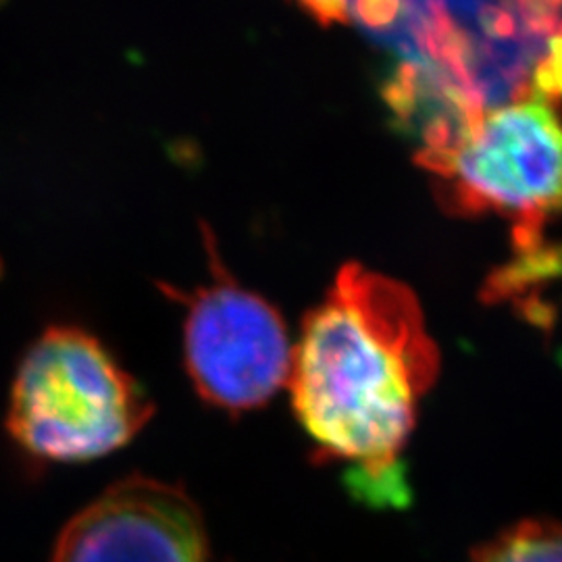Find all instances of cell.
<instances>
[{"label":"cell","instance_id":"6da1fadb","mask_svg":"<svg viewBox=\"0 0 562 562\" xmlns=\"http://www.w3.org/2000/svg\"><path fill=\"white\" fill-rule=\"evenodd\" d=\"M440 373V350L417 296L350 262L302 323L288 390L317 461L344 464L357 503L411 504L404 448L423 396Z\"/></svg>","mask_w":562,"mask_h":562},{"label":"cell","instance_id":"7a4b0ae2","mask_svg":"<svg viewBox=\"0 0 562 562\" xmlns=\"http://www.w3.org/2000/svg\"><path fill=\"white\" fill-rule=\"evenodd\" d=\"M348 20L485 113L533 92L562 0H350Z\"/></svg>","mask_w":562,"mask_h":562},{"label":"cell","instance_id":"3957f363","mask_svg":"<svg viewBox=\"0 0 562 562\" xmlns=\"http://www.w3.org/2000/svg\"><path fill=\"white\" fill-rule=\"evenodd\" d=\"M153 415L155 402L97 336L53 325L21 357L4 425L34 459L88 462L127 446Z\"/></svg>","mask_w":562,"mask_h":562},{"label":"cell","instance_id":"277c9868","mask_svg":"<svg viewBox=\"0 0 562 562\" xmlns=\"http://www.w3.org/2000/svg\"><path fill=\"white\" fill-rule=\"evenodd\" d=\"M429 171L450 204L517 223L519 250H533L543 222L562 209L561 117L540 94L490 109Z\"/></svg>","mask_w":562,"mask_h":562},{"label":"cell","instance_id":"5b68a950","mask_svg":"<svg viewBox=\"0 0 562 562\" xmlns=\"http://www.w3.org/2000/svg\"><path fill=\"white\" fill-rule=\"evenodd\" d=\"M186 302L183 362L202 401L232 415L271 401L292 371L294 344L280 313L215 265L213 283Z\"/></svg>","mask_w":562,"mask_h":562},{"label":"cell","instance_id":"8992f818","mask_svg":"<svg viewBox=\"0 0 562 562\" xmlns=\"http://www.w3.org/2000/svg\"><path fill=\"white\" fill-rule=\"evenodd\" d=\"M209 533L194 498L173 483L130 475L74 515L50 562H206Z\"/></svg>","mask_w":562,"mask_h":562},{"label":"cell","instance_id":"52a82bcc","mask_svg":"<svg viewBox=\"0 0 562 562\" xmlns=\"http://www.w3.org/2000/svg\"><path fill=\"white\" fill-rule=\"evenodd\" d=\"M471 562H562V522H517L483 543Z\"/></svg>","mask_w":562,"mask_h":562},{"label":"cell","instance_id":"ba28073f","mask_svg":"<svg viewBox=\"0 0 562 562\" xmlns=\"http://www.w3.org/2000/svg\"><path fill=\"white\" fill-rule=\"evenodd\" d=\"M533 94L543 99L562 97V34L554 38L533 78Z\"/></svg>","mask_w":562,"mask_h":562},{"label":"cell","instance_id":"9c48e42d","mask_svg":"<svg viewBox=\"0 0 562 562\" xmlns=\"http://www.w3.org/2000/svg\"><path fill=\"white\" fill-rule=\"evenodd\" d=\"M301 2L322 21H341L340 7L336 0H301Z\"/></svg>","mask_w":562,"mask_h":562},{"label":"cell","instance_id":"30bf717a","mask_svg":"<svg viewBox=\"0 0 562 562\" xmlns=\"http://www.w3.org/2000/svg\"><path fill=\"white\" fill-rule=\"evenodd\" d=\"M548 276L559 278L562 276V250H550V259H548Z\"/></svg>","mask_w":562,"mask_h":562}]
</instances>
